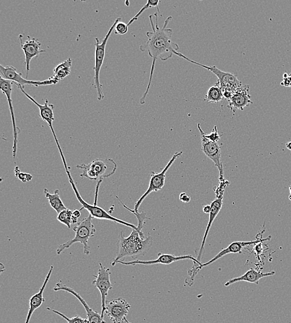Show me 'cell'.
Returning <instances> with one entry per match:
<instances>
[{"label": "cell", "mask_w": 291, "mask_h": 323, "mask_svg": "<svg viewBox=\"0 0 291 323\" xmlns=\"http://www.w3.org/2000/svg\"><path fill=\"white\" fill-rule=\"evenodd\" d=\"M155 24L153 22V15L149 16L151 27L152 31L146 32L148 41L145 44L140 46V50L143 52L147 51L149 56L152 59V65L151 67L150 78L147 87L143 97L140 99V103L144 104L146 103V97L148 94L151 84L153 80V74H154L156 62L158 59L163 61H166L172 57L174 52L179 50V46L176 43L172 41L173 30L167 28V25L170 21L173 19L171 16H169L165 21L164 25L162 28L158 26L157 13H155Z\"/></svg>", "instance_id": "obj_1"}, {"label": "cell", "mask_w": 291, "mask_h": 323, "mask_svg": "<svg viewBox=\"0 0 291 323\" xmlns=\"http://www.w3.org/2000/svg\"><path fill=\"white\" fill-rule=\"evenodd\" d=\"M152 237L149 233L148 236L143 239L137 230H132L131 234L127 238L124 237L123 231H121L116 243L117 254L113 262H111L112 266H115L121 259L124 258L130 257L136 259L141 255H145L152 248Z\"/></svg>", "instance_id": "obj_2"}, {"label": "cell", "mask_w": 291, "mask_h": 323, "mask_svg": "<svg viewBox=\"0 0 291 323\" xmlns=\"http://www.w3.org/2000/svg\"><path fill=\"white\" fill-rule=\"evenodd\" d=\"M93 219L92 216L89 215L87 218L81 220L78 224L73 227V231L75 232V236L73 239H70L57 248V255L61 254L63 251L77 243L83 245L84 254L87 255L90 254V247L88 245V241L90 238L95 236L96 232V229L93 224Z\"/></svg>", "instance_id": "obj_3"}, {"label": "cell", "mask_w": 291, "mask_h": 323, "mask_svg": "<svg viewBox=\"0 0 291 323\" xmlns=\"http://www.w3.org/2000/svg\"><path fill=\"white\" fill-rule=\"evenodd\" d=\"M76 167L82 170L81 178L98 182L113 175L117 170V164L113 159H97L89 164L78 165Z\"/></svg>", "instance_id": "obj_4"}, {"label": "cell", "mask_w": 291, "mask_h": 323, "mask_svg": "<svg viewBox=\"0 0 291 323\" xmlns=\"http://www.w3.org/2000/svg\"><path fill=\"white\" fill-rule=\"evenodd\" d=\"M70 168L67 170H65L66 171L67 176H68L69 182L71 183L72 188H73V192L74 194H75L76 199H77L78 201L80 202L82 207L80 209V211L84 210H87L90 215H92L93 218H96L97 220H104L111 221V222H115L119 223V224L124 225L125 226L131 227L132 229L137 230V231L139 232L140 236L142 239H146L145 236L144 234H141V232L139 231L138 227L135 226V225L130 224V223L125 222L124 221L118 219L117 218L113 217L111 215V214L107 212L106 210H104V209L99 207V206H97V204H88L86 202L84 199L81 198L80 193H79L77 188H76L75 184H74V181L72 176L71 175V171H70Z\"/></svg>", "instance_id": "obj_5"}, {"label": "cell", "mask_w": 291, "mask_h": 323, "mask_svg": "<svg viewBox=\"0 0 291 323\" xmlns=\"http://www.w3.org/2000/svg\"><path fill=\"white\" fill-rule=\"evenodd\" d=\"M121 20V18H118L116 20L113 25H111L110 29H109L108 33L104 37L102 43H99V40L97 38H95V64L94 67L95 71V87L97 88V99L102 100L104 98L103 91H102V85L100 83L99 75L101 72V67L103 65L104 57H105L106 44L108 43L109 37H110L112 32L115 31L116 24Z\"/></svg>", "instance_id": "obj_6"}, {"label": "cell", "mask_w": 291, "mask_h": 323, "mask_svg": "<svg viewBox=\"0 0 291 323\" xmlns=\"http://www.w3.org/2000/svg\"><path fill=\"white\" fill-rule=\"evenodd\" d=\"M174 54H175L177 56L183 58V59L192 63L193 64L197 65V66L203 67V68L211 72L212 73H213L214 75L217 76L218 78L217 83L220 86V87L222 88L223 90H229V91L234 93L238 88L241 87V86L243 85L241 81L237 78V76L234 75V74L221 71V70L218 69L215 66H205V65L200 64V63L191 60L189 58L183 55V53L178 52V51H175L174 52Z\"/></svg>", "instance_id": "obj_7"}, {"label": "cell", "mask_w": 291, "mask_h": 323, "mask_svg": "<svg viewBox=\"0 0 291 323\" xmlns=\"http://www.w3.org/2000/svg\"><path fill=\"white\" fill-rule=\"evenodd\" d=\"M229 185H230L229 181L224 178L223 180L219 181V183H218V187L214 188V192H215L216 197V199L210 204L211 211L210 213H209V222L208 225H207L203 238H202L198 256L197 258V259L199 262H201L200 260L201 259L202 255H203L204 246L206 245V241L207 238H208L209 232L210 231L211 227L213 224L214 220L217 217L218 213L220 212L221 208L222 207L223 194H224L225 188Z\"/></svg>", "instance_id": "obj_8"}, {"label": "cell", "mask_w": 291, "mask_h": 323, "mask_svg": "<svg viewBox=\"0 0 291 323\" xmlns=\"http://www.w3.org/2000/svg\"><path fill=\"white\" fill-rule=\"evenodd\" d=\"M271 238V236H269L267 238L258 239L257 241H254L234 242V243L230 244L227 248L221 250L218 254L216 255V256L210 260V261L206 262V263L202 264L199 266H194L192 267V269H190L189 271H188V274L190 275L191 279H192L193 281L194 280L195 276L197 275V273H199L200 270H201L204 267L214 263V262L217 261L218 260L220 259V258L225 256V255L229 254H242V249H243V248L246 247V246H248L257 245V244L263 243V242L264 241H269Z\"/></svg>", "instance_id": "obj_9"}, {"label": "cell", "mask_w": 291, "mask_h": 323, "mask_svg": "<svg viewBox=\"0 0 291 323\" xmlns=\"http://www.w3.org/2000/svg\"><path fill=\"white\" fill-rule=\"evenodd\" d=\"M182 154V151L176 152L175 154L173 155V157H171V159L170 160V161L169 162V163L167 164L166 167L163 169L161 173H155L154 172H152V173H151V178L150 183H149L147 190H146L145 194H144L143 196L139 199V200L136 202V204H135L134 210L136 211V213H139L140 206L141 205V204L143 203L144 199H145L146 197L151 194V193L159 191V190H161L163 187H164L165 178H166V173H167L168 170L170 168V167L173 165L177 158L180 157Z\"/></svg>", "instance_id": "obj_10"}, {"label": "cell", "mask_w": 291, "mask_h": 323, "mask_svg": "<svg viewBox=\"0 0 291 323\" xmlns=\"http://www.w3.org/2000/svg\"><path fill=\"white\" fill-rule=\"evenodd\" d=\"M0 73L1 77L5 80H10L14 82L16 86L20 85L23 88L25 85L34 86V87H40V86H48L57 84V81L49 78L44 81L29 80L23 78L22 74L18 73L17 70L13 66L4 67L0 66Z\"/></svg>", "instance_id": "obj_11"}, {"label": "cell", "mask_w": 291, "mask_h": 323, "mask_svg": "<svg viewBox=\"0 0 291 323\" xmlns=\"http://www.w3.org/2000/svg\"><path fill=\"white\" fill-rule=\"evenodd\" d=\"M130 308L131 306L124 298H118L106 301L105 313L113 323H123Z\"/></svg>", "instance_id": "obj_12"}, {"label": "cell", "mask_w": 291, "mask_h": 323, "mask_svg": "<svg viewBox=\"0 0 291 323\" xmlns=\"http://www.w3.org/2000/svg\"><path fill=\"white\" fill-rule=\"evenodd\" d=\"M110 275L111 273L109 269L102 266L101 263H99V269L97 272V275H93L95 279L93 280L92 284L98 289L101 295L102 311L101 315L103 318L104 313H105L106 298L109 290L113 289Z\"/></svg>", "instance_id": "obj_13"}, {"label": "cell", "mask_w": 291, "mask_h": 323, "mask_svg": "<svg viewBox=\"0 0 291 323\" xmlns=\"http://www.w3.org/2000/svg\"><path fill=\"white\" fill-rule=\"evenodd\" d=\"M14 82L10 80H5L3 78L0 77V88L1 92L6 95L7 100H8L9 111H10L11 118L13 127V157L15 159L16 153H17L18 145V134L20 132V129L16 125L15 110H14L12 101L13 85Z\"/></svg>", "instance_id": "obj_14"}, {"label": "cell", "mask_w": 291, "mask_h": 323, "mask_svg": "<svg viewBox=\"0 0 291 323\" xmlns=\"http://www.w3.org/2000/svg\"><path fill=\"white\" fill-rule=\"evenodd\" d=\"M26 41H23V36L20 34L19 36V40L20 41L22 47L25 55V69H26V78L29 76L30 71V64L33 58L38 56L41 53L46 52L45 50H41V43L38 39L28 36Z\"/></svg>", "instance_id": "obj_15"}, {"label": "cell", "mask_w": 291, "mask_h": 323, "mask_svg": "<svg viewBox=\"0 0 291 323\" xmlns=\"http://www.w3.org/2000/svg\"><path fill=\"white\" fill-rule=\"evenodd\" d=\"M183 260H192V261L200 266L202 263L199 262L197 259H195L192 255H182V256H174L171 254H163V253H159L158 254V257L157 259L152 260V261H132L130 262H124L120 261L118 263H120L124 266H136V265H145V266H150V265L155 264H164L169 265L174 262L183 261Z\"/></svg>", "instance_id": "obj_16"}, {"label": "cell", "mask_w": 291, "mask_h": 323, "mask_svg": "<svg viewBox=\"0 0 291 323\" xmlns=\"http://www.w3.org/2000/svg\"><path fill=\"white\" fill-rule=\"evenodd\" d=\"M201 150L207 157L211 159L217 167L219 173V181L224 179L222 161H221V148L218 143L209 141V139L201 136Z\"/></svg>", "instance_id": "obj_17"}, {"label": "cell", "mask_w": 291, "mask_h": 323, "mask_svg": "<svg viewBox=\"0 0 291 323\" xmlns=\"http://www.w3.org/2000/svg\"><path fill=\"white\" fill-rule=\"evenodd\" d=\"M17 87H18L19 89H20L21 91L23 93V94H24L25 97H27V99H29L30 100L33 102V103L35 104H36L37 106L38 107L39 111H40V115H39V116H40L41 119L43 120L44 122L48 123V126H49L51 129V131L52 132L53 138L55 139V141L56 142V144H57L58 149H61L59 142L58 141L57 136H56L55 130L53 129V122L54 121V115H53V109H54V105H53V104L49 103V102H48V99H46L45 103H44V104H39V103H37L36 100H35L33 98L30 96L29 94H27V93L25 92L24 88H23L22 87H21L20 85H18Z\"/></svg>", "instance_id": "obj_18"}, {"label": "cell", "mask_w": 291, "mask_h": 323, "mask_svg": "<svg viewBox=\"0 0 291 323\" xmlns=\"http://www.w3.org/2000/svg\"><path fill=\"white\" fill-rule=\"evenodd\" d=\"M249 92H250V86L243 85L236 92L233 93L232 97L228 100L229 101L228 108H230L233 113H236L238 110L243 111L246 107L253 104Z\"/></svg>", "instance_id": "obj_19"}, {"label": "cell", "mask_w": 291, "mask_h": 323, "mask_svg": "<svg viewBox=\"0 0 291 323\" xmlns=\"http://www.w3.org/2000/svg\"><path fill=\"white\" fill-rule=\"evenodd\" d=\"M53 290L55 292L64 291L69 293V294L73 295V296L75 297L80 301V303L82 304L84 308L87 311V319L90 323H107L104 320L103 318L102 317L101 315H100L98 313L93 310L92 308H90V306L88 305L85 299L81 297V295L78 293L74 291L72 288L65 285H63L62 283H57Z\"/></svg>", "instance_id": "obj_20"}, {"label": "cell", "mask_w": 291, "mask_h": 323, "mask_svg": "<svg viewBox=\"0 0 291 323\" xmlns=\"http://www.w3.org/2000/svg\"><path fill=\"white\" fill-rule=\"evenodd\" d=\"M53 270V266H52L50 267V270L48 271V275L46 276L45 281H44L43 285L42 286L40 290H39V291L37 292V294H34L33 296L30 298L29 311H28L27 318L26 320H25V323H29L32 315H33L34 311H36L37 308L40 307L44 302L45 301V299L43 297L44 292V290L46 289L47 285H48V281L50 280Z\"/></svg>", "instance_id": "obj_21"}, {"label": "cell", "mask_w": 291, "mask_h": 323, "mask_svg": "<svg viewBox=\"0 0 291 323\" xmlns=\"http://www.w3.org/2000/svg\"><path fill=\"white\" fill-rule=\"evenodd\" d=\"M275 271L269 272V273H262V272L258 271L253 268H251L246 273L239 277L232 278L225 283V287L234 284V283L239 282H246L251 283L258 284L259 281L262 278L267 277V276H273L275 275Z\"/></svg>", "instance_id": "obj_22"}, {"label": "cell", "mask_w": 291, "mask_h": 323, "mask_svg": "<svg viewBox=\"0 0 291 323\" xmlns=\"http://www.w3.org/2000/svg\"><path fill=\"white\" fill-rule=\"evenodd\" d=\"M44 194L46 198L48 199L51 207L56 212L59 214L62 211L66 210V206L62 201L60 197V192L59 190H55L53 194H51L48 188H44Z\"/></svg>", "instance_id": "obj_23"}, {"label": "cell", "mask_w": 291, "mask_h": 323, "mask_svg": "<svg viewBox=\"0 0 291 323\" xmlns=\"http://www.w3.org/2000/svg\"><path fill=\"white\" fill-rule=\"evenodd\" d=\"M72 65V60L71 58H69L55 67L53 70V76L50 78L59 82V81L64 80L71 74Z\"/></svg>", "instance_id": "obj_24"}, {"label": "cell", "mask_w": 291, "mask_h": 323, "mask_svg": "<svg viewBox=\"0 0 291 323\" xmlns=\"http://www.w3.org/2000/svg\"><path fill=\"white\" fill-rule=\"evenodd\" d=\"M223 99L224 98L223 96L222 88L216 83L213 87L209 88L204 101L207 103H218L222 101Z\"/></svg>", "instance_id": "obj_25"}, {"label": "cell", "mask_w": 291, "mask_h": 323, "mask_svg": "<svg viewBox=\"0 0 291 323\" xmlns=\"http://www.w3.org/2000/svg\"><path fill=\"white\" fill-rule=\"evenodd\" d=\"M73 217V211L67 208L66 210L62 211V212L58 214L57 219L60 223L67 226L69 229H71Z\"/></svg>", "instance_id": "obj_26"}, {"label": "cell", "mask_w": 291, "mask_h": 323, "mask_svg": "<svg viewBox=\"0 0 291 323\" xmlns=\"http://www.w3.org/2000/svg\"><path fill=\"white\" fill-rule=\"evenodd\" d=\"M116 198L119 199V201H120V203L122 204V205L124 206L125 209H127L128 211H130V212H132L135 216H136L137 221H138V226H137V227H138L139 231L141 234H144L143 232L142 231V230H143L144 224H145V220L146 219L150 220V218L146 217V214L144 213V211L142 213H136L134 210H132L131 209L128 208L125 204L123 203V202L121 201L118 197H116Z\"/></svg>", "instance_id": "obj_27"}, {"label": "cell", "mask_w": 291, "mask_h": 323, "mask_svg": "<svg viewBox=\"0 0 291 323\" xmlns=\"http://www.w3.org/2000/svg\"><path fill=\"white\" fill-rule=\"evenodd\" d=\"M160 3V1H159V0H148L147 3H146V5L136 14V15H135L134 17L129 21V23H127L128 26L131 25L135 21L138 20V18L143 13L144 11H145L148 8H157L158 12L160 13L159 8H158V4H159Z\"/></svg>", "instance_id": "obj_28"}, {"label": "cell", "mask_w": 291, "mask_h": 323, "mask_svg": "<svg viewBox=\"0 0 291 323\" xmlns=\"http://www.w3.org/2000/svg\"><path fill=\"white\" fill-rule=\"evenodd\" d=\"M197 127H198L201 136H203L204 138L209 139V141L214 142V143H218V142L220 140L221 136L218 133L217 125H214L213 131L209 134H206V132L202 129L201 124H200V123L197 124Z\"/></svg>", "instance_id": "obj_29"}, {"label": "cell", "mask_w": 291, "mask_h": 323, "mask_svg": "<svg viewBox=\"0 0 291 323\" xmlns=\"http://www.w3.org/2000/svg\"><path fill=\"white\" fill-rule=\"evenodd\" d=\"M46 309L47 310L52 311L53 313L57 314V315H59L60 317L64 318V319L67 321V323H90L88 319H85V318H81L80 316H75V317L70 318L67 317V316L64 315V314H62L57 310H53V309L50 308H47Z\"/></svg>", "instance_id": "obj_30"}, {"label": "cell", "mask_w": 291, "mask_h": 323, "mask_svg": "<svg viewBox=\"0 0 291 323\" xmlns=\"http://www.w3.org/2000/svg\"><path fill=\"white\" fill-rule=\"evenodd\" d=\"M128 28H129V26H128L127 24L120 21L116 25L115 34L124 35L128 32Z\"/></svg>", "instance_id": "obj_31"}, {"label": "cell", "mask_w": 291, "mask_h": 323, "mask_svg": "<svg viewBox=\"0 0 291 323\" xmlns=\"http://www.w3.org/2000/svg\"><path fill=\"white\" fill-rule=\"evenodd\" d=\"M15 173L16 176L23 182H29L32 180V176L31 174L21 173L18 167H15Z\"/></svg>", "instance_id": "obj_32"}, {"label": "cell", "mask_w": 291, "mask_h": 323, "mask_svg": "<svg viewBox=\"0 0 291 323\" xmlns=\"http://www.w3.org/2000/svg\"><path fill=\"white\" fill-rule=\"evenodd\" d=\"M281 85L286 87H291V74L290 75L287 73L284 74L283 82Z\"/></svg>", "instance_id": "obj_33"}, {"label": "cell", "mask_w": 291, "mask_h": 323, "mask_svg": "<svg viewBox=\"0 0 291 323\" xmlns=\"http://www.w3.org/2000/svg\"><path fill=\"white\" fill-rule=\"evenodd\" d=\"M180 201H182L183 203H189V202L191 201V198L190 196H188L187 194H186V193H181V194L180 195Z\"/></svg>", "instance_id": "obj_34"}, {"label": "cell", "mask_w": 291, "mask_h": 323, "mask_svg": "<svg viewBox=\"0 0 291 323\" xmlns=\"http://www.w3.org/2000/svg\"><path fill=\"white\" fill-rule=\"evenodd\" d=\"M202 210H203V212L206 214H209L210 213V211H211V205L210 204H209V205H206L203 206V208H202Z\"/></svg>", "instance_id": "obj_35"}, {"label": "cell", "mask_w": 291, "mask_h": 323, "mask_svg": "<svg viewBox=\"0 0 291 323\" xmlns=\"http://www.w3.org/2000/svg\"><path fill=\"white\" fill-rule=\"evenodd\" d=\"M73 215L74 217L80 218L81 216V211L78 210H75L73 211Z\"/></svg>", "instance_id": "obj_36"}, {"label": "cell", "mask_w": 291, "mask_h": 323, "mask_svg": "<svg viewBox=\"0 0 291 323\" xmlns=\"http://www.w3.org/2000/svg\"><path fill=\"white\" fill-rule=\"evenodd\" d=\"M286 147L288 150H291V141L286 144Z\"/></svg>", "instance_id": "obj_37"}, {"label": "cell", "mask_w": 291, "mask_h": 323, "mask_svg": "<svg viewBox=\"0 0 291 323\" xmlns=\"http://www.w3.org/2000/svg\"><path fill=\"white\" fill-rule=\"evenodd\" d=\"M290 197H289V199H290V200L291 201V185L290 187Z\"/></svg>", "instance_id": "obj_38"}, {"label": "cell", "mask_w": 291, "mask_h": 323, "mask_svg": "<svg viewBox=\"0 0 291 323\" xmlns=\"http://www.w3.org/2000/svg\"><path fill=\"white\" fill-rule=\"evenodd\" d=\"M125 5H126L127 6H129V4H130L129 1H125Z\"/></svg>", "instance_id": "obj_39"}, {"label": "cell", "mask_w": 291, "mask_h": 323, "mask_svg": "<svg viewBox=\"0 0 291 323\" xmlns=\"http://www.w3.org/2000/svg\"><path fill=\"white\" fill-rule=\"evenodd\" d=\"M125 322L126 323H130L129 322H128V321L127 320V319H125Z\"/></svg>", "instance_id": "obj_40"}]
</instances>
